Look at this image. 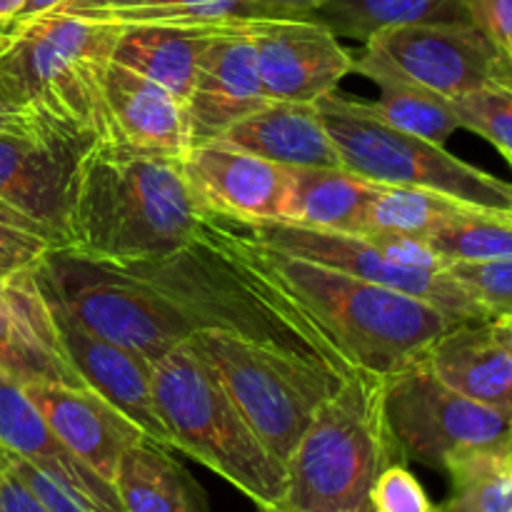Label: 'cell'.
<instances>
[{"instance_id": "cell-23", "label": "cell", "mask_w": 512, "mask_h": 512, "mask_svg": "<svg viewBox=\"0 0 512 512\" xmlns=\"http://www.w3.org/2000/svg\"><path fill=\"white\" fill-rule=\"evenodd\" d=\"M425 363L448 388L512 415V358L490 323H458L440 335Z\"/></svg>"}, {"instance_id": "cell-7", "label": "cell", "mask_w": 512, "mask_h": 512, "mask_svg": "<svg viewBox=\"0 0 512 512\" xmlns=\"http://www.w3.org/2000/svg\"><path fill=\"white\" fill-rule=\"evenodd\" d=\"M30 273L50 305L150 365L198 333L173 300L120 265L53 248Z\"/></svg>"}, {"instance_id": "cell-13", "label": "cell", "mask_w": 512, "mask_h": 512, "mask_svg": "<svg viewBox=\"0 0 512 512\" xmlns=\"http://www.w3.org/2000/svg\"><path fill=\"white\" fill-rule=\"evenodd\" d=\"M95 143L58 125L0 135V203L43 230L55 248H65L70 183Z\"/></svg>"}, {"instance_id": "cell-29", "label": "cell", "mask_w": 512, "mask_h": 512, "mask_svg": "<svg viewBox=\"0 0 512 512\" xmlns=\"http://www.w3.org/2000/svg\"><path fill=\"white\" fill-rule=\"evenodd\" d=\"M60 8L125 25H228L255 18V0H63Z\"/></svg>"}, {"instance_id": "cell-41", "label": "cell", "mask_w": 512, "mask_h": 512, "mask_svg": "<svg viewBox=\"0 0 512 512\" xmlns=\"http://www.w3.org/2000/svg\"><path fill=\"white\" fill-rule=\"evenodd\" d=\"M325 0H255L258 15H305Z\"/></svg>"}, {"instance_id": "cell-8", "label": "cell", "mask_w": 512, "mask_h": 512, "mask_svg": "<svg viewBox=\"0 0 512 512\" xmlns=\"http://www.w3.org/2000/svg\"><path fill=\"white\" fill-rule=\"evenodd\" d=\"M320 118L340 165L378 185L423 188L495 213H512V183L450 153L445 145L390 128L368 103L330 93L318 100Z\"/></svg>"}, {"instance_id": "cell-27", "label": "cell", "mask_w": 512, "mask_h": 512, "mask_svg": "<svg viewBox=\"0 0 512 512\" xmlns=\"http://www.w3.org/2000/svg\"><path fill=\"white\" fill-rule=\"evenodd\" d=\"M310 18L335 35L368 43L383 30L418 23H470L465 0H325Z\"/></svg>"}, {"instance_id": "cell-47", "label": "cell", "mask_w": 512, "mask_h": 512, "mask_svg": "<svg viewBox=\"0 0 512 512\" xmlns=\"http://www.w3.org/2000/svg\"><path fill=\"white\" fill-rule=\"evenodd\" d=\"M363 512H375V510H373V505H368V508H365Z\"/></svg>"}, {"instance_id": "cell-18", "label": "cell", "mask_w": 512, "mask_h": 512, "mask_svg": "<svg viewBox=\"0 0 512 512\" xmlns=\"http://www.w3.org/2000/svg\"><path fill=\"white\" fill-rule=\"evenodd\" d=\"M0 445L28 460L95 512H123L115 485L95 473L50 430L18 380L0 373Z\"/></svg>"}, {"instance_id": "cell-2", "label": "cell", "mask_w": 512, "mask_h": 512, "mask_svg": "<svg viewBox=\"0 0 512 512\" xmlns=\"http://www.w3.org/2000/svg\"><path fill=\"white\" fill-rule=\"evenodd\" d=\"M205 215L183 158L103 140L75 168L65 248L110 265L148 263L183 248Z\"/></svg>"}, {"instance_id": "cell-1", "label": "cell", "mask_w": 512, "mask_h": 512, "mask_svg": "<svg viewBox=\"0 0 512 512\" xmlns=\"http://www.w3.org/2000/svg\"><path fill=\"white\" fill-rule=\"evenodd\" d=\"M120 268L173 300L195 330H223L270 345L345 378L358 373L323 325L265 263L258 245L228 218L208 213L180 250Z\"/></svg>"}, {"instance_id": "cell-33", "label": "cell", "mask_w": 512, "mask_h": 512, "mask_svg": "<svg viewBox=\"0 0 512 512\" xmlns=\"http://www.w3.org/2000/svg\"><path fill=\"white\" fill-rule=\"evenodd\" d=\"M453 110L460 128L473 130L493 143L505 160H512V85L493 83L470 90L453 98Z\"/></svg>"}, {"instance_id": "cell-24", "label": "cell", "mask_w": 512, "mask_h": 512, "mask_svg": "<svg viewBox=\"0 0 512 512\" xmlns=\"http://www.w3.org/2000/svg\"><path fill=\"white\" fill-rule=\"evenodd\" d=\"M220 28L225 25H125L115 40L113 63L188 103L200 58Z\"/></svg>"}, {"instance_id": "cell-12", "label": "cell", "mask_w": 512, "mask_h": 512, "mask_svg": "<svg viewBox=\"0 0 512 512\" xmlns=\"http://www.w3.org/2000/svg\"><path fill=\"white\" fill-rule=\"evenodd\" d=\"M360 63L378 65L445 98L493 83L512 85V60L473 23H418L383 30Z\"/></svg>"}, {"instance_id": "cell-3", "label": "cell", "mask_w": 512, "mask_h": 512, "mask_svg": "<svg viewBox=\"0 0 512 512\" xmlns=\"http://www.w3.org/2000/svg\"><path fill=\"white\" fill-rule=\"evenodd\" d=\"M120 25L55 5L0 28V108L113 140L105 78Z\"/></svg>"}, {"instance_id": "cell-26", "label": "cell", "mask_w": 512, "mask_h": 512, "mask_svg": "<svg viewBox=\"0 0 512 512\" xmlns=\"http://www.w3.org/2000/svg\"><path fill=\"white\" fill-rule=\"evenodd\" d=\"M288 223L363 233L365 213L378 183L345 168H290Z\"/></svg>"}, {"instance_id": "cell-15", "label": "cell", "mask_w": 512, "mask_h": 512, "mask_svg": "<svg viewBox=\"0 0 512 512\" xmlns=\"http://www.w3.org/2000/svg\"><path fill=\"white\" fill-rule=\"evenodd\" d=\"M183 170L208 213L230 220H288L290 168L213 140L193 145Z\"/></svg>"}, {"instance_id": "cell-17", "label": "cell", "mask_w": 512, "mask_h": 512, "mask_svg": "<svg viewBox=\"0 0 512 512\" xmlns=\"http://www.w3.org/2000/svg\"><path fill=\"white\" fill-rule=\"evenodd\" d=\"M48 308L60 348L85 388L95 390L100 398L118 408L150 443L173 450L168 430L155 408L153 380H150L153 365L140 355L85 330L55 305L48 303Z\"/></svg>"}, {"instance_id": "cell-44", "label": "cell", "mask_w": 512, "mask_h": 512, "mask_svg": "<svg viewBox=\"0 0 512 512\" xmlns=\"http://www.w3.org/2000/svg\"><path fill=\"white\" fill-rule=\"evenodd\" d=\"M63 0H25L23 10H20V15L15 20H25V18H35V15L40 13H48V10H53L55 5H60Z\"/></svg>"}, {"instance_id": "cell-38", "label": "cell", "mask_w": 512, "mask_h": 512, "mask_svg": "<svg viewBox=\"0 0 512 512\" xmlns=\"http://www.w3.org/2000/svg\"><path fill=\"white\" fill-rule=\"evenodd\" d=\"M5 455H8V463H10V468L15 470V475H18V478L23 480L30 490H33L35 498L45 505V510L48 512H95L93 508H88L83 500H78L75 495H70L63 485H58L53 478H48L43 470H38L35 465H30L28 460L8 453V450H5Z\"/></svg>"}, {"instance_id": "cell-22", "label": "cell", "mask_w": 512, "mask_h": 512, "mask_svg": "<svg viewBox=\"0 0 512 512\" xmlns=\"http://www.w3.org/2000/svg\"><path fill=\"white\" fill-rule=\"evenodd\" d=\"M218 140L283 168H343L318 103L268 100Z\"/></svg>"}, {"instance_id": "cell-43", "label": "cell", "mask_w": 512, "mask_h": 512, "mask_svg": "<svg viewBox=\"0 0 512 512\" xmlns=\"http://www.w3.org/2000/svg\"><path fill=\"white\" fill-rule=\"evenodd\" d=\"M488 323H490V328H493L495 338L503 343V348L508 350L510 358H512V310H508V313L495 315V318H490Z\"/></svg>"}, {"instance_id": "cell-34", "label": "cell", "mask_w": 512, "mask_h": 512, "mask_svg": "<svg viewBox=\"0 0 512 512\" xmlns=\"http://www.w3.org/2000/svg\"><path fill=\"white\" fill-rule=\"evenodd\" d=\"M53 248L43 230L0 203V280L33 270Z\"/></svg>"}, {"instance_id": "cell-31", "label": "cell", "mask_w": 512, "mask_h": 512, "mask_svg": "<svg viewBox=\"0 0 512 512\" xmlns=\"http://www.w3.org/2000/svg\"><path fill=\"white\" fill-rule=\"evenodd\" d=\"M450 498L438 512H512L508 448L470 450L445 465Z\"/></svg>"}, {"instance_id": "cell-14", "label": "cell", "mask_w": 512, "mask_h": 512, "mask_svg": "<svg viewBox=\"0 0 512 512\" xmlns=\"http://www.w3.org/2000/svg\"><path fill=\"white\" fill-rule=\"evenodd\" d=\"M248 35L268 100L315 105L353 73V53L310 15H255Z\"/></svg>"}, {"instance_id": "cell-46", "label": "cell", "mask_w": 512, "mask_h": 512, "mask_svg": "<svg viewBox=\"0 0 512 512\" xmlns=\"http://www.w3.org/2000/svg\"><path fill=\"white\" fill-rule=\"evenodd\" d=\"M508 458H510V463H512V440H510V448H508Z\"/></svg>"}, {"instance_id": "cell-30", "label": "cell", "mask_w": 512, "mask_h": 512, "mask_svg": "<svg viewBox=\"0 0 512 512\" xmlns=\"http://www.w3.org/2000/svg\"><path fill=\"white\" fill-rule=\"evenodd\" d=\"M473 210L483 208L460 203V200L433 193V190L378 185L368 205V213H365L363 233L410 235V238L428 240L443 225L465 218Z\"/></svg>"}, {"instance_id": "cell-45", "label": "cell", "mask_w": 512, "mask_h": 512, "mask_svg": "<svg viewBox=\"0 0 512 512\" xmlns=\"http://www.w3.org/2000/svg\"><path fill=\"white\" fill-rule=\"evenodd\" d=\"M23 5L25 0H0V28L13 23L20 15V10H23Z\"/></svg>"}, {"instance_id": "cell-49", "label": "cell", "mask_w": 512, "mask_h": 512, "mask_svg": "<svg viewBox=\"0 0 512 512\" xmlns=\"http://www.w3.org/2000/svg\"><path fill=\"white\" fill-rule=\"evenodd\" d=\"M508 163H510V165H512V160H508Z\"/></svg>"}, {"instance_id": "cell-16", "label": "cell", "mask_w": 512, "mask_h": 512, "mask_svg": "<svg viewBox=\"0 0 512 512\" xmlns=\"http://www.w3.org/2000/svg\"><path fill=\"white\" fill-rule=\"evenodd\" d=\"M265 103L248 18L225 25L210 38L185 103L190 140L193 145L213 143Z\"/></svg>"}, {"instance_id": "cell-9", "label": "cell", "mask_w": 512, "mask_h": 512, "mask_svg": "<svg viewBox=\"0 0 512 512\" xmlns=\"http://www.w3.org/2000/svg\"><path fill=\"white\" fill-rule=\"evenodd\" d=\"M190 340L215 370L255 435L283 465L320 405L348 380L323 365L223 330H198Z\"/></svg>"}, {"instance_id": "cell-42", "label": "cell", "mask_w": 512, "mask_h": 512, "mask_svg": "<svg viewBox=\"0 0 512 512\" xmlns=\"http://www.w3.org/2000/svg\"><path fill=\"white\" fill-rule=\"evenodd\" d=\"M40 125H53V123H45V120L33 118V115L15 113V110H5V108H0V135H8V133H25V130L40 128ZM58 128H60V125H58Z\"/></svg>"}, {"instance_id": "cell-32", "label": "cell", "mask_w": 512, "mask_h": 512, "mask_svg": "<svg viewBox=\"0 0 512 512\" xmlns=\"http://www.w3.org/2000/svg\"><path fill=\"white\" fill-rule=\"evenodd\" d=\"M428 243L445 260H508L512 258V213L473 210L443 225Z\"/></svg>"}, {"instance_id": "cell-4", "label": "cell", "mask_w": 512, "mask_h": 512, "mask_svg": "<svg viewBox=\"0 0 512 512\" xmlns=\"http://www.w3.org/2000/svg\"><path fill=\"white\" fill-rule=\"evenodd\" d=\"M258 250L358 373L390 378L425 360L440 335L458 325L435 305L400 290L290 258L263 245Z\"/></svg>"}, {"instance_id": "cell-39", "label": "cell", "mask_w": 512, "mask_h": 512, "mask_svg": "<svg viewBox=\"0 0 512 512\" xmlns=\"http://www.w3.org/2000/svg\"><path fill=\"white\" fill-rule=\"evenodd\" d=\"M470 23L478 25L512 60V0H465Z\"/></svg>"}, {"instance_id": "cell-48", "label": "cell", "mask_w": 512, "mask_h": 512, "mask_svg": "<svg viewBox=\"0 0 512 512\" xmlns=\"http://www.w3.org/2000/svg\"><path fill=\"white\" fill-rule=\"evenodd\" d=\"M260 512H275V510H260Z\"/></svg>"}, {"instance_id": "cell-19", "label": "cell", "mask_w": 512, "mask_h": 512, "mask_svg": "<svg viewBox=\"0 0 512 512\" xmlns=\"http://www.w3.org/2000/svg\"><path fill=\"white\" fill-rule=\"evenodd\" d=\"M0 373L20 385L85 388L60 348L50 308L30 270L0 280Z\"/></svg>"}, {"instance_id": "cell-25", "label": "cell", "mask_w": 512, "mask_h": 512, "mask_svg": "<svg viewBox=\"0 0 512 512\" xmlns=\"http://www.w3.org/2000/svg\"><path fill=\"white\" fill-rule=\"evenodd\" d=\"M123 512H208V498L168 448L138 440L113 475Z\"/></svg>"}, {"instance_id": "cell-35", "label": "cell", "mask_w": 512, "mask_h": 512, "mask_svg": "<svg viewBox=\"0 0 512 512\" xmlns=\"http://www.w3.org/2000/svg\"><path fill=\"white\" fill-rule=\"evenodd\" d=\"M448 270L490 318L512 310V258L508 260H448Z\"/></svg>"}, {"instance_id": "cell-21", "label": "cell", "mask_w": 512, "mask_h": 512, "mask_svg": "<svg viewBox=\"0 0 512 512\" xmlns=\"http://www.w3.org/2000/svg\"><path fill=\"white\" fill-rule=\"evenodd\" d=\"M105 105L113 140L173 158H185L193 148L188 105L163 85L118 63L108 68Z\"/></svg>"}, {"instance_id": "cell-11", "label": "cell", "mask_w": 512, "mask_h": 512, "mask_svg": "<svg viewBox=\"0 0 512 512\" xmlns=\"http://www.w3.org/2000/svg\"><path fill=\"white\" fill-rule=\"evenodd\" d=\"M230 223L263 248L413 295L443 310L455 323L490 320L488 310L448 270L400 268L380 253L368 235L308 228L288 220H230Z\"/></svg>"}, {"instance_id": "cell-10", "label": "cell", "mask_w": 512, "mask_h": 512, "mask_svg": "<svg viewBox=\"0 0 512 512\" xmlns=\"http://www.w3.org/2000/svg\"><path fill=\"white\" fill-rule=\"evenodd\" d=\"M383 403L400 460L445 470L470 450L510 448L512 415L455 393L425 360L385 378Z\"/></svg>"}, {"instance_id": "cell-6", "label": "cell", "mask_w": 512, "mask_h": 512, "mask_svg": "<svg viewBox=\"0 0 512 512\" xmlns=\"http://www.w3.org/2000/svg\"><path fill=\"white\" fill-rule=\"evenodd\" d=\"M385 380L355 373L320 405L285 463L275 512H363L388 465L400 463L385 420Z\"/></svg>"}, {"instance_id": "cell-40", "label": "cell", "mask_w": 512, "mask_h": 512, "mask_svg": "<svg viewBox=\"0 0 512 512\" xmlns=\"http://www.w3.org/2000/svg\"><path fill=\"white\" fill-rule=\"evenodd\" d=\"M0 512H48L33 490L10 468L3 445H0Z\"/></svg>"}, {"instance_id": "cell-20", "label": "cell", "mask_w": 512, "mask_h": 512, "mask_svg": "<svg viewBox=\"0 0 512 512\" xmlns=\"http://www.w3.org/2000/svg\"><path fill=\"white\" fill-rule=\"evenodd\" d=\"M23 388L50 430L110 483L125 450L145 438L95 390L60 383H30Z\"/></svg>"}, {"instance_id": "cell-36", "label": "cell", "mask_w": 512, "mask_h": 512, "mask_svg": "<svg viewBox=\"0 0 512 512\" xmlns=\"http://www.w3.org/2000/svg\"><path fill=\"white\" fill-rule=\"evenodd\" d=\"M370 505L375 512H438L420 480L403 463L388 465L380 473L370 493Z\"/></svg>"}, {"instance_id": "cell-28", "label": "cell", "mask_w": 512, "mask_h": 512, "mask_svg": "<svg viewBox=\"0 0 512 512\" xmlns=\"http://www.w3.org/2000/svg\"><path fill=\"white\" fill-rule=\"evenodd\" d=\"M353 73L365 75L380 88V100L368 103L370 113L388 123L390 128H398L403 133L418 135V138L433 140L445 145L450 135L460 128L458 115L453 110V100L445 95L433 93L418 83L400 78L390 70L378 68L355 60Z\"/></svg>"}, {"instance_id": "cell-5", "label": "cell", "mask_w": 512, "mask_h": 512, "mask_svg": "<svg viewBox=\"0 0 512 512\" xmlns=\"http://www.w3.org/2000/svg\"><path fill=\"white\" fill-rule=\"evenodd\" d=\"M150 380L170 448L228 480L260 510L278 508L285 465L255 435L193 340H183L153 363Z\"/></svg>"}, {"instance_id": "cell-37", "label": "cell", "mask_w": 512, "mask_h": 512, "mask_svg": "<svg viewBox=\"0 0 512 512\" xmlns=\"http://www.w3.org/2000/svg\"><path fill=\"white\" fill-rule=\"evenodd\" d=\"M378 245L380 253L390 263L400 268H418V270H445L448 260L423 238H410V235H390V233H363Z\"/></svg>"}]
</instances>
